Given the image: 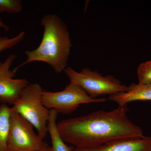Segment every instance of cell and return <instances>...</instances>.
<instances>
[{"mask_svg":"<svg viewBox=\"0 0 151 151\" xmlns=\"http://www.w3.org/2000/svg\"><path fill=\"white\" fill-rule=\"evenodd\" d=\"M127 105L111 111H95L57 123L60 136L75 148L96 147L112 141L142 137L143 130L130 120Z\"/></svg>","mask_w":151,"mask_h":151,"instance_id":"1","label":"cell"},{"mask_svg":"<svg viewBox=\"0 0 151 151\" xmlns=\"http://www.w3.org/2000/svg\"><path fill=\"white\" fill-rule=\"evenodd\" d=\"M40 23L43 28L40 43L35 49L25 52L26 60L14 68L16 72L28 63L36 61L47 63L57 73L67 67L72 45L67 25L55 14L44 16Z\"/></svg>","mask_w":151,"mask_h":151,"instance_id":"2","label":"cell"},{"mask_svg":"<svg viewBox=\"0 0 151 151\" xmlns=\"http://www.w3.org/2000/svg\"><path fill=\"white\" fill-rule=\"evenodd\" d=\"M43 91L37 83L29 84L22 91L12 107L16 112L32 124L42 139L48 133L50 113L42 102Z\"/></svg>","mask_w":151,"mask_h":151,"instance_id":"3","label":"cell"},{"mask_svg":"<svg viewBox=\"0 0 151 151\" xmlns=\"http://www.w3.org/2000/svg\"><path fill=\"white\" fill-rule=\"evenodd\" d=\"M70 82L81 86L93 99L100 95H114L126 92L129 86L122 84V81L112 75L104 76L97 70H92L88 68H83L79 72L70 67L64 70Z\"/></svg>","mask_w":151,"mask_h":151,"instance_id":"4","label":"cell"},{"mask_svg":"<svg viewBox=\"0 0 151 151\" xmlns=\"http://www.w3.org/2000/svg\"><path fill=\"white\" fill-rule=\"evenodd\" d=\"M42 100L47 109L54 110L58 113L69 114L81 104L105 103L107 99L91 98L81 86L70 82L62 91L52 92L44 90Z\"/></svg>","mask_w":151,"mask_h":151,"instance_id":"5","label":"cell"},{"mask_svg":"<svg viewBox=\"0 0 151 151\" xmlns=\"http://www.w3.org/2000/svg\"><path fill=\"white\" fill-rule=\"evenodd\" d=\"M12 108L8 150L38 151L48 146L36 134L32 124Z\"/></svg>","mask_w":151,"mask_h":151,"instance_id":"6","label":"cell"},{"mask_svg":"<svg viewBox=\"0 0 151 151\" xmlns=\"http://www.w3.org/2000/svg\"><path fill=\"white\" fill-rule=\"evenodd\" d=\"M15 54L9 55L0 62V102L13 105L22 91L29 84L26 78H14L16 72L11 68L16 59Z\"/></svg>","mask_w":151,"mask_h":151,"instance_id":"7","label":"cell"},{"mask_svg":"<svg viewBox=\"0 0 151 151\" xmlns=\"http://www.w3.org/2000/svg\"><path fill=\"white\" fill-rule=\"evenodd\" d=\"M73 151H151V136L117 140L92 148H75Z\"/></svg>","mask_w":151,"mask_h":151,"instance_id":"8","label":"cell"},{"mask_svg":"<svg viewBox=\"0 0 151 151\" xmlns=\"http://www.w3.org/2000/svg\"><path fill=\"white\" fill-rule=\"evenodd\" d=\"M108 100L116 102L119 106L127 105L137 101H151V84H131L128 91L109 96Z\"/></svg>","mask_w":151,"mask_h":151,"instance_id":"9","label":"cell"},{"mask_svg":"<svg viewBox=\"0 0 151 151\" xmlns=\"http://www.w3.org/2000/svg\"><path fill=\"white\" fill-rule=\"evenodd\" d=\"M58 114L54 110H50L47 129L51 139L52 150V151H73L75 147L67 145L60 135L56 123Z\"/></svg>","mask_w":151,"mask_h":151,"instance_id":"10","label":"cell"},{"mask_svg":"<svg viewBox=\"0 0 151 151\" xmlns=\"http://www.w3.org/2000/svg\"><path fill=\"white\" fill-rule=\"evenodd\" d=\"M12 108L7 104L0 105V151L7 150V142Z\"/></svg>","mask_w":151,"mask_h":151,"instance_id":"11","label":"cell"},{"mask_svg":"<svg viewBox=\"0 0 151 151\" xmlns=\"http://www.w3.org/2000/svg\"><path fill=\"white\" fill-rule=\"evenodd\" d=\"M25 35V32L22 31L12 38H9L6 36L0 37V53L10 49L20 43L24 38Z\"/></svg>","mask_w":151,"mask_h":151,"instance_id":"12","label":"cell"},{"mask_svg":"<svg viewBox=\"0 0 151 151\" xmlns=\"http://www.w3.org/2000/svg\"><path fill=\"white\" fill-rule=\"evenodd\" d=\"M22 9L21 0H0V13H19Z\"/></svg>","mask_w":151,"mask_h":151,"instance_id":"13","label":"cell"},{"mask_svg":"<svg viewBox=\"0 0 151 151\" xmlns=\"http://www.w3.org/2000/svg\"><path fill=\"white\" fill-rule=\"evenodd\" d=\"M137 73L138 84H151V60L141 63L138 66Z\"/></svg>","mask_w":151,"mask_h":151,"instance_id":"14","label":"cell"},{"mask_svg":"<svg viewBox=\"0 0 151 151\" xmlns=\"http://www.w3.org/2000/svg\"><path fill=\"white\" fill-rule=\"evenodd\" d=\"M0 29H4L6 32H8L10 30L9 27L0 18Z\"/></svg>","mask_w":151,"mask_h":151,"instance_id":"15","label":"cell"},{"mask_svg":"<svg viewBox=\"0 0 151 151\" xmlns=\"http://www.w3.org/2000/svg\"><path fill=\"white\" fill-rule=\"evenodd\" d=\"M6 151H9V150H7ZM38 151H52V150L51 147H50V146H47L46 147H45L44 148L42 149V150H40Z\"/></svg>","mask_w":151,"mask_h":151,"instance_id":"16","label":"cell"}]
</instances>
